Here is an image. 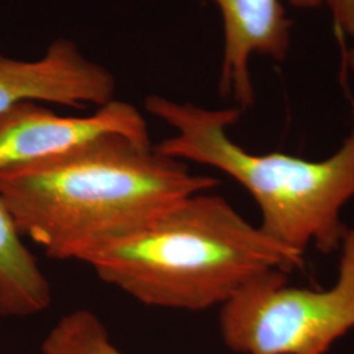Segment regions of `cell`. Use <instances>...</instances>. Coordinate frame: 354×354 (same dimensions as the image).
Instances as JSON below:
<instances>
[{
    "label": "cell",
    "mask_w": 354,
    "mask_h": 354,
    "mask_svg": "<svg viewBox=\"0 0 354 354\" xmlns=\"http://www.w3.org/2000/svg\"><path fill=\"white\" fill-rule=\"evenodd\" d=\"M42 354H124L102 319L86 308L61 317L41 344Z\"/></svg>",
    "instance_id": "9"
},
{
    "label": "cell",
    "mask_w": 354,
    "mask_h": 354,
    "mask_svg": "<svg viewBox=\"0 0 354 354\" xmlns=\"http://www.w3.org/2000/svg\"><path fill=\"white\" fill-rule=\"evenodd\" d=\"M115 80L70 39L53 41L36 61L0 55V114L16 104L37 102L83 109L112 102Z\"/></svg>",
    "instance_id": "6"
},
{
    "label": "cell",
    "mask_w": 354,
    "mask_h": 354,
    "mask_svg": "<svg viewBox=\"0 0 354 354\" xmlns=\"http://www.w3.org/2000/svg\"><path fill=\"white\" fill-rule=\"evenodd\" d=\"M337 279L328 289L290 286L270 269L221 306L219 330L239 354H327L354 329V225L340 245Z\"/></svg>",
    "instance_id": "4"
},
{
    "label": "cell",
    "mask_w": 354,
    "mask_h": 354,
    "mask_svg": "<svg viewBox=\"0 0 354 354\" xmlns=\"http://www.w3.org/2000/svg\"><path fill=\"white\" fill-rule=\"evenodd\" d=\"M145 106L175 130L155 149L213 167L241 184L260 210L259 227L266 236L302 254L308 247L339 252L349 227L342 210L354 198V122L337 151L307 160L283 152L252 153L235 143L228 129L239 121V108L210 109L159 95H150Z\"/></svg>",
    "instance_id": "3"
},
{
    "label": "cell",
    "mask_w": 354,
    "mask_h": 354,
    "mask_svg": "<svg viewBox=\"0 0 354 354\" xmlns=\"http://www.w3.org/2000/svg\"><path fill=\"white\" fill-rule=\"evenodd\" d=\"M0 197V317H29L50 307L51 286Z\"/></svg>",
    "instance_id": "8"
},
{
    "label": "cell",
    "mask_w": 354,
    "mask_h": 354,
    "mask_svg": "<svg viewBox=\"0 0 354 354\" xmlns=\"http://www.w3.org/2000/svg\"><path fill=\"white\" fill-rule=\"evenodd\" d=\"M219 184L158 151L151 140L120 134L0 171V197L20 235L50 259L83 263Z\"/></svg>",
    "instance_id": "1"
},
{
    "label": "cell",
    "mask_w": 354,
    "mask_h": 354,
    "mask_svg": "<svg viewBox=\"0 0 354 354\" xmlns=\"http://www.w3.org/2000/svg\"><path fill=\"white\" fill-rule=\"evenodd\" d=\"M304 254L270 239L219 194L183 200L149 226L92 254L97 277L140 304L203 311L270 269L290 273Z\"/></svg>",
    "instance_id": "2"
},
{
    "label": "cell",
    "mask_w": 354,
    "mask_h": 354,
    "mask_svg": "<svg viewBox=\"0 0 354 354\" xmlns=\"http://www.w3.org/2000/svg\"><path fill=\"white\" fill-rule=\"evenodd\" d=\"M223 23L219 92L241 112L253 106V55L282 62L290 49L291 24L281 0H212Z\"/></svg>",
    "instance_id": "7"
},
{
    "label": "cell",
    "mask_w": 354,
    "mask_h": 354,
    "mask_svg": "<svg viewBox=\"0 0 354 354\" xmlns=\"http://www.w3.org/2000/svg\"><path fill=\"white\" fill-rule=\"evenodd\" d=\"M345 64L354 71V49H351L345 54Z\"/></svg>",
    "instance_id": "12"
},
{
    "label": "cell",
    "mask_w": 354,
    "mask_h": 354,
    "mask_svg": "<svg viewBox=\"0 0 354 354\" xmlns=\"http://www.w3.org/2000/svg\"><path fill=\"white\" fill-rule=\"evenodd\" d=\"M113 134L150 140L145 117L130 102L113 99L86 117L59 115L42 102H20L0 114V171L59 158Z\"/></svg>",
    "instance_id": "5"
},
{
    "label": "cell",
    "mask_w": 354,
    "mask_h": 354,
    "mask_svg": "<svg viewBox=\"0 0 354 354\" xmlns=\"http://www.w3.org/2000/svg\"><path fill=\"white\" fill-rule=\"evenodd\" d=\"M336 28L354 37V0H326Z\"/></svg>",
    "instance_id": "10"
},
{
    "label": "cell",
    "mask_w": 354,
    "mask_h": 354,
    "mask_svg": "<svg viewBox=\"0 0 354 354\" xmlns=\"http://www.w3.org/2000/svg\"><path fill=\"white\" fill-rule=\"evenodd\" d=\"M291 6L298 10H315L326 4V0H288Z\"/></svg>",
    "instance_id": "11"
}]
</instances>
